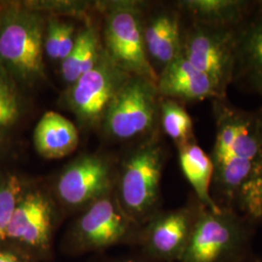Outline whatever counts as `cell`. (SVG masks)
<instances>
[{"label": "cell", "mask_w": 262, "mask_h": 262, "mask_svg": "<svg viewBox=\"0 0 262 262\" xmlns=\"http://www.w3.org/2000/svg\"><path fill=\"white\" fill-rule=\"evenodd\" d=\"M157 89L161 98L181 104L223 98L212 80L192 66L183 54L159 73Z\"/></svg>", "instance_id": "cell-15"}, {"label": "cell", "mask_w": 262, "mask_h": 262, "mask_svg": "<svg viewBox=\"0 0 262 262\" xmlns=\"http://www.w3.org/2000/svg\"><path fill=\"white\" fill-rule=\"evenodd\" d=\"M130 76L115 66L107 54L100 55L94 67L72 84L71 107L81 119H98Z\"/></svg>", "instance_id": "cell-11"}, {"label": "cell", "mask_w": 262, "mask_h": 262, "mask_svg": "<svg viewBox=\"0 0 262 262\" xmlns=\"http://www.w3.org/2000/svg\"><path fill=\"white\" fill-rule=\"evenodd\" d=\"M118 262H158V261H154V260H151V259H149V258H147V257H145V256H142L140 258H130V259H124V260H122V261H118Z\"/></svg>", "instance_id": "cell-26"}, {"label": "cell", "mask_w": 262, "mask_h": 262, "mask_svg": "<svg viewBox=\"0 0 262 262\" xmlns=\"http://www.w3.org/2000/svg\"><path fill=\"white\" fill-rule=\"evenodd\" d=\"M159 103L157 84L143 77L130 76L105 112L106 127L120 139H150L159 128Z\"/></svg>", "instance_id": "cell-4"}, {"label": "cell", "mask_w": 262, "mask_h": 262, "mask_svg": "<svg viewBox=\"0 0 262 262\" xmlns=\"http://www.w3.org/2000/svg\"><path fill=\"white\" fill-rule=\"evenodd\" d=\"M0 58L17 75L33 80L43 75V23L37 15L19 12L0 29Z\"/></svg>", "instance_id": "cell-9"}, {"label": "cell", "mask_w": 262, "mask_h": 262, "mask_svg": "<svg viewBox=\"0 0 262 262\" xmlns=\"http://www.w3.org/2000/svg\"><path fill=\"white\" fill-rule=\"evenodd\" d=\"M159 128L176 144L177 148L196 141L191 117L183 104L172 99L160 97Z\"/></svg>", "instance_id": "cell-20"}, {"label": "cell", "mask_w": 262, "mask_h": 262, "mask_svg": "<svg viewBox=\"0 0 262 262\" xmlns=\"http://www.w3.org/2000/svg\"><path fill=\"white\" fill-rule=\"evenodd\" d=\"M256 4L257 0H186L177 6L190 21L214 28H238Z\"/></svg>", "instance_id": "cell-16"}, {"label": "cell", "mask_w": 262, "mask_h": 262, "mask_svg": "<svg viewBox=\"0 0 262 262\" xmlns=\"http://www.w3.org/2000/svg\"><path fill=\"white\" fill-rule=\"evenodd\" d=\"M156 136L144 141L131 154L119 182L120 207L141 228L159 211L160 182L166 155Z\"/></svg>", "instance_id": "cell-3"}, {"label": "cell", "mask_w": 262, "mask_h": 262, "mask_svg": "<svg viewBox=\"0 0 262 262\" xmlns=\"http://www.w3.org/2000/svg\"><path fill=\"white\" fill-rule=\"evenodd\" d=\"M78 142L79 133L75 125L57 113H46L35 127V148L46 159L68 156L75 150Z\"/></svg>", "instance_id": "cell-17"}, {"label": "cell", "mask_w": 262, "mask_h": 262, "mask_svg": "<svg viewBox=\"0 0 262 262\" xmlns=\"http://www.w3.org/2000/svg\"><path fill=\"white\" fill-rule=\"evenodd\" d=\"M256 227L232 211H213L203 206L179 262H246L254 254Z\"/></svg>", "instance_id": "cell-2"}, {"label": "cell", "mask_w": 262, "mask_h": 262, "mask_svg": "<svg viewBox=\"0 0 262 262\" xmlns=\"http://www.w3.org/2000/svg\"><path fill=\"white\" fill-rule=\"evenodd\" d=\"M19 115V102L16 89L0 71V126L14 123Z\"/></svg>", "instance_id": "cell-22"}, {"label": "cell", "mask_w": 262, "mask_h": 262, "mask_svg": "<svg viewBox=\"0 0 262 262\" xmlns=\"http://www.w3.org/2000/svg\"><path fill=\"white\" fill-rule=\"evenodd\" d=\"M178 150L180 166L192 188V194L208 209L221 210L211 195L214 166L210 155L197 144L196 141L179 147Z\"/></svg>", "instance_id": "cell-18"}, {"label": "cell", "mask_w": 262, "mask_h": 262, "mask_svg": "<svg viewBox=\"0 0 262 262\" xmlns=\"http://www.w3.org/2000/svg\"><path fill=\"white\" fill-rule=\"evenodd\" d=\"M144 45L150 66L159 73L183 54V16L175 9L159 8L143 14Z\"/></svg>", "instance_id": "cell-13"}, {"label": "cell", "mask_w": 262, "mask_h": 262, "mask_svg": "<svg viewBox=\"0 0 262 262\" xmlns=\"http://www.w3.org/2000/svg\"><path fill=\"white\" fill-rule=\"evenodd\" d=\"M140 232L141 227L107 194L90 204L78 219L68 237V246L75 253L100 251L117 244H138Z\"/></svg>", "instance_id": "cell-6"}, {"label": "cell", "mask_w": 262, "mask_h": 262, "mask_svg": "<svg viewBox=\"0 0 262 262\" xmlns=\"http://www.w3.org/2000/svg\"><path fill=\"white\" fill-rule=\"evenodd\" d=\"M106 54L118 68L157 84L158 74L150 66L145 50L143 9L138 5H126L110 14L106 27Z\"/></svg>", "instance_id": "cell-8"}, {"label": "cell", "mask_w": 262, "mask_h": 262, "mask_svg": "<svg viewBox=\"0 0 262 262\" xmlns=\"http://www.w3.org/2000/svg\"><path fill=\"white\" fill-rule=\"evenodd\" d=\"M232 84L262 96V0L237 31Z\"/></svg>", "instance_id": "cell-14"}, {"label": "cell", "mask_w": 262, "mask_h": 262, "mask_svg": "<svg viewBox=\"0 0 262 262\" xmlns=\"http://www.w3.org/2000/svg\"><path fill=\"white\" fill-rule=\"evenodd\" d=\"M60 29L61 23L57 19H51L49 21L47 36L45 40V50L48 56L52 59H58Z\"/></svg>", "instance_id": "cell-23"}, {"label": "cell", "mask_w": 262, "mask_h": 262, "mask_svg": "<svg viewBox=\"0 0 262 262\" xmlns=\"http://www.w3.org/2000/svg\"><path fill=\"white\" fill-rule=\"evenodd\" d=\"M28 256L8 250H0V262H30Z\"/></svg>", "instance_id": "cell-25"}, {"label": "cell", "mask_w": 262, "mask_h": 262, "mask_svg": "<svg viewBox=\"0 0 262 262\" xmlns=\"http://www.w3.org/2000/svg\"><path fill=\"white\" fill-rule=\"evenodd\" d=\"M215 141L211 195L216 206L262 225V131L255 111H246L227 96L211 100Z\"/></svg>", "instance_id": "cell-1"}, {"label": "cell", "mask_w": 262, "mask_h": 262, "mask_svg": "<svg viewBox=\"0 0 262 262\" xmlns=\"http://www.w3.org/2000/svg\"><path fill=\"white\" fill-rule=\"evenodd\" d=\"M257 116H258V120H259V123H260V127H261L262 131V105L256 110Z\"/></svg>", "instance_id": "cell-28"}, {"label": "cell", "mask_w": 262, "mask_h": 262, "mask_svg": "<svg viewBox=\"0 0 262 262\" xmlns=\"http://www.w3.org/2000/svg\"><path fill=\"white\" fill-rule=\"evenodd\" d=\"M246 262H262V256L253 254Z\"/></svg>", "instance_id": "cell-27"}, {"label": "cell", "mask_w": 262, "mask_h": 262, "mask_svg": "<svg viewBox=\"0 0 262 262\" xmlns=\"http://www.w3.org/2000/svg\"><path fill=\"white\" fill-rule=\"evenodd\" d=\"M55 231L53 205L43 192L21 195L11 217L6 239L24 246L34 256L49 257Z\"/></svg>", "instance_id": "cell-10"}, {"label": "cell", "mask_w": 262, "mask_h": 262, "mask_svg": "<svg viewBox=\"0 0 262 262\" xmlns=\"http://www.w3.org/2000/svg\"><path fill=\"white\" fill-rule=\"evenodd\" d=\"M202 205L193 194L185 206L159 210L141 228L143 256L158 262H179L186 252Z\"/></svg>", "instance_id": "cell-7"}, {"label": "cell", "mask_w": 262, "mask_h": 262, "mask_svg": "<svg viewBox=\"0 0 262 262\" xmlns=\"http://www.w3.org/2000/svg\"><path fill=\"white\" fill-rule=\"evenodd\" d=\"M74 28L71 25L61 23L60 38H59V50H58V59L63 60L68 56L74 46L75 39L73 38Z\"/></svg>", "instance_id": "cell-24"}, {"label": "cell", "mask_w": 262, "mask_h": 262, "mask_svg": "<svg viewBox=\"0 0 262 262\" xmlns=\"http://www.w3.org/2000/svg\"><path fill=\"white\" fill-rule=\"evenodd\" d=\"M238 29L183 23V55L212 80L221 97L227 96L232 84Z\"/></svg>", "instance_id": "cell-5"}, {"label": "cell", "mask_w": 262, "mask_h": 262, "mask_svg": "<svg viewBox=\"0 0 262 262\" xmlns=\"http://www.w3.org/2000/svg\"><path fill=\"white\" fill-rule=\"evenodd\" d=\"M111 186L108 164L98 158L85 157L61 173L56 183V193L66 206L80 208L109 194Z\"/></svg>", "instance_id": "cell-12"}, {"label": "cell", "mask_w": 262, "mask_h": 262, "mask_svg": "<svg viewBox=\"0 0 262 262\" xmlns=\"http://www.w3.org/2000/svg\"><path fill=\"white\" fill-rule=\"evenodd\" d=\"M21 183L16 176L0 180V241L6 240L11 217L21 197Z\"/></svg>", "instance_id": "cell-21"}, {"label": "cell", "mask_w": 262, "mask_h": 262, "mask_svg": "<svg viewBox=\"0 0 262 262\" xmlns=\"http://www.w3.org/2000/svg\"><path fill=\"white\" fill-rule=\"evenodd\" d=\"M98 56L96 35L92 28H86L78 34L70 54L62 60L61 72L64 80L74 84L94 67Z\"/></svg>", "instance_id": "cell-19"}]
</instances>
